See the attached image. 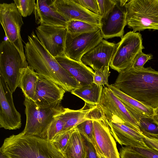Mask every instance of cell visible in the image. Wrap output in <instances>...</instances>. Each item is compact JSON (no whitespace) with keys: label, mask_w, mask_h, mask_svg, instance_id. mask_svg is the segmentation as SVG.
Returning a JSON list of instances; mask_svg holds the SVG:
<instances>
[{"label":"cell","mask_w":158,"mask_h":158,"mask_svg":"<svg viewBox=\"0 0 158 158\" xmlns=\"http://www.w3.org/2000/svg\"><path fill=\"white\" fill-rule=\"evenodd\" d=\"M24 53L29 66L38 75L56 83L66 92L81 86L47 50L33 31L28 37Z\"/></svg>","instance_id":"cell-1"},{"label":"cell","mask_w":158,"mask_h":158,"mask_svg":"<svg viewBox=\"0 0 158 158\" xmlns=\"http://www.w3.org/2000/svg\"><path fill=\"white\" fill-rule=\"evenodd\" d=\"M111 85L146 106L154 109L158 106V71L151 67H129Z\"/></svg>","instance_id":"cell-2"},{"label":"cell","mask_w":158,"mask_h":158,"mask_svg":"<svg viewBox=\"0 0 158 158\" xmlns=\"http://www.w3.org/2000/svg\"><path fill=\"white\" fill-rule=\"evenodd\" d=\"M0 152L7 158H67L50 140L22 132L5 138Z\"/></svg>","instance_id":"cell-3"},{"label":"cell","mask_w":158,"mask_h":158,"mask_svg":"<svg viewBox=\"0 0 158 158\" xmlns=\"http://www.w3.org/2000/svg\"><path fill=\"white\" fill-rule=\"evenodd\" d=\"M58 102L48 106H41L34 101L25 97L24 104L25 106L26 121L22 133L25 135H32L45 139L47 127L52 119L61 113L64 108Z\"/></svg>","instance_id":"cell-4"},{"label":"cell","mask_w":158,"mask_h":158,"mask_svg":"<svg viewBox=\"0 0 158 158\" xmlns=\"http://www.w3.org/2000/svg\"><path fill=\"white\" fill-rule=\"evenodd\" d=\"M125 6L127 25L133 31L158 30V0H130Z\"/></svg>","instance_id":"cell-5"},{"label":"cell","mask_w":158,"mask_h":158,"mask_svg":"<svg viewBox=\"0 0 158 158\" xmlns=\"http://www.w3.org/2000/svg\"><path fill=\"white\" fill-rule=\"evenodd\" d=\"M86 117L93 121L92 143L98 155L102 156L106 158H120L107 119L100 108L97 106Z\"/></svg>","instance_id":"cell-6"},{"label":"cell","mask_w":158,"mask_h":158,"mask_svg":"<svg viewBox=\"0 0 158 158\" xmlns=\"http://www.w3.org/2000/svg\"><path fill=\"white\" fill-rule=\"evenodd\" d=\"M18 49L8 40L0 44V74L4 77L11 91L19 86L21 69L27 67Z\"/></svg>","instance_id":"cell-7"},{"label":"cell","mask_w":158,"mask_h":158,"mask_svg":"<svg viewBox=\"0 0 158 158\" xmlns=\"http://www.w3.org/2000/svg\"><path fill=\"white\" fill-rule=\"evenodd\" d=\"M97 106L108 121L123 123L142 133L139 122L107 86L103 87L99 102Z\"/></svg>","instance_id":"cell-8"},{"label":"cell","mask_w":158,"mask_h":158,"mask_svg":"<svg viewBox=\"0 0 158 158\" xmlns=\"http://www.w3.org/2000/svg\"><path fill=\"white\" fill-rule=\"evenodd\" d=\"M142 35L130 31L121 38L110 66L119 73L131 67L137 55L144 48Z\"/></svg>","instance_id":"cell-9"},{"label":"cell","mask_w":158,"mask_h":158,"mask_svg":"<svg viewBox=\"0 0 158 158\" xmlns=\"http://www.w3.org/2000/svg\"><path fill=\"white\" fill-rule=\"evenodd\" d=\"M0 22L7 40L16 47L24 61L27 63L20 34L23 22L14 2L0 4Z\"/></svg>","instance_id":"cell-10"},{"label":"cell","mask_w":158,"mask_h":158,"mask_svg":"<svg viewBox=\"0 0 158 158\" xmlns=\"http://www.w3.org/2000/svg\"><path fill=\"white\" fill-rule=\"evenodd\" d=\"M103 39L100 29L97 31L72 35L67 32L64 49L65 56L77 61L94 48Z\"/></svg>","instance_id":"cell-11"},{"label":"cell","mask_w":158,"mask_h":158,"mask_svg":"<svg viewBox=\"0 0 158 158\" xmlns=\"http://www.w3.org/2000/svg\"><path fill=\"white\" fill-rule=\"evenodd\" d=\"M0 88V127L9 130L19 129L22 125L21 114L15 106L13 93L1 74Z\"/></svg>","instance_id":"cell-12"},{"label":"cell","mask_w":158,"mask_h":158,"mask_svg":"<svg viewBox=\"0 0 158 158\" xmlns=\"http://www.w3.org/2000/svg\"><path fill=\"white\" fill-rule=\"evenodd\" d=\"M35 31L39 40L52 56H65L66 28L42 24Z\"/></svg>","instance_id":"cell-13"},{"label":"cell","mask_w":158,"mask_h":158,"mask_svg":"<svg viewBox=\"0 0 158 158\" xmlns=\"http://www.w3.org/2000/svg\"><path fill=\"white\" fill-rule=\"evenodd\" d=\"M128 0H116V3L107 18L101 22L99 27L103 38L107 39L123 36L127 25V11L125 5Z\"/></svg>","instance_id":"cell-14"},{"label":"cell","mask_w":158,"mask_h":158,"mask_svg":"<svg viewBox=\"0 0 158 158\" xmlns=\"http://www.w3.org/2000/svg\"><path fill=\"white\" fill-rule=\"evenodd\" d=\"M56 10L68 22L79 21L98 25H101L98 15L84 8L74 0H54Z\"/></svg>","instance_id":"cell-15"},{"label":"cell","mask_w":158,"mask_h":158,"mask_svg":"<svg viewBox=\"0 0 158 158\" xmlns=\"http://www.w3.org/2000/svg\"><path fill=\"white\" fill-rule=\"evenodd\" d=\"M117 43L102 40L94 48L82 57L81 62L95 71L101 68L110 67V65L118 47Z\"/></svg>","instance_id":"cell-16"},{"label":"cell","mask_w":158,"mask_h":158,"mask_svg":"<svg viewBox=\"0 0 158 158\" xmlns=\"http://www.w3.org/2000/svg\"><path fill=\"white\" fill-rule=\"evenodd\" d=\"M65 92L56 83L39 76L33 100L38 106H48L61 102Z\"/></svg>","instance_id":"cell-17"},{"label":"cell","mask_w":158,"mask_h":158,"mask_svg":"<svg viewBox=\"0 0 158 158\" xmlns=\"http://www.w3.org/2000/svg\"><path fill=\"white\" fill-rule=\"evenodd\" d=\"M107 121L113 136L121 146L133 148L148 147L144 142V135L142 133L123 123L113 122L107 120Z\"/></svg>","instance_id":"cell-18"},{"label":"cell","mask_w":158,"mask_h":158,"mask_svg":"<svg viewBox=\"0 0 158 158\" xmlns=\"http://www.w3.org/2000/svg\"><path fill=\"white\" fill-rule=\"evenodd\" d=\"M54 0H37L33 12L35 23L66 28L68 22L57 12Z\"/></svg>","instance_id":"cell-19"},{"label":"cell","mask_w":158,"mask_h":158,"mask_svg":"<svg viewBox=\"0 0 158 158\" xmlns=\"http://www.w3.org/2000/svg\"><path fill=\"white\" fill-rule=\"evenodd\" d=\"M55 58L62 67L74 77L81 87L93 83L94 72L81 61L71 59L65 56H59Z\"/></svg>","instance_id":"cell-20"},{"label":"cell","mask_w":158,"mask_h":158,"mask_svg":"<svg viewBox=\"0 0 158 158\" xmlns=\"http://www.w3.org/2000/svg\"><path fill=\"white\" fill-rule=\"evenodd\" d=\"M118 97L127 110L139 122L142 117L152 118L154 109L125 94L111 84L107 86Z\"/></svg>","instance_id":"cell-21"},{"label":"cell","mask_w":158,"mask_h":158,"mask_svg":"<svg viewBox=\"0 0 158 158\" xmlns=\"http://www.w3.org/2000/svg\"><path fill=\"white\" fill-rule=\"evenodd\" d=\"M97 106L85 103L84 106L78 110L64 108L60 115V118L64 123V131L75 127L86 120L87 115Z\"/></svg>","instance_id":"cell-22"},{"label":"cell","mask_w":158,"mask_h":158,"mask_svg":"<svg viewBox=\"0 0 158 158\" xmlns=\"http://www.w3.org/2000/svg\"><path fill=\"white\" fill-rule=\"evenodd\" d=\"M19 87L25 97L33 100L39 76L30 66L21 69Z\"/></svg>","instance_id":"cell-23"},{"label":"cell","mask_w":158,"mask_h":158,"mask_svg":"<svg viewBox=\"0 0 158 158\" xmlns=\"http://www.w3.org/2000/svg\"><path fill=\"white\" fill-rule=\"evenodd\" d=\"M67 158H85L86 148L81 134L76 127L63 152Z\"/></svg>","instance_id":"cell-24"},{"label":"cell","mask_w":158,"mask_h":158,"mask_svg":"<svg viewBox=\"0 0 158 158\" xmlns=\"http://www.w3.org/2000/svg\"><path fill=\"white\" fill-rule=\"evenodd\" d=\"M103 88V85H98L92 83L75 89L71 93L82 99L85 103L96 106L99 102Z\"/></svg>","instance_id":"cell-25"},{"label":"cell","mask_w":158,"mask_h":158,"mask_svg":"<svg viewBox=\"0 0 158 158\" xmlns=\"http://www.w3.org/2000/svg\"><path fill=\"white\" fill-rule=\"evenodd\" d=\"M99 29L98 25L77 20L68 21L66 27L67 32L72 35L91 32Z\"/></svg>","instance_id":"cell-26"},{"label":"cell","mask_w":158,"mask_h":158,"mask_svg":"<svg viewBox=\"0 0 158 158\" xmlns=\"http://www.w3.org/2000/svg\"><path fill=\"white\" fill-rule=\"evenodd\" d=\"M61 114L54 117L47 127L45 139L52 141L57 134L64 131V123L60 118Z\"/></svg>","instance_id":"cell-27"},{"label":"cell","mask_w":158,"mask_h":158,"mask_svg":"<svg viewBox=\"0 0 158 158\" xmlns=\"http://www.w3.org/2000/svg\"><path fill=\"white\" fill-rule=\"evenodd\" d=\"M76 127L64 130L57 134L51 141L56 148L63 152Z\"/></svg>","instance_id":"cell-28"},{"label":"cell","mask_w":158,"mask_h":158,"mask_svg":"<svg viewBox=\"0 0 158 158\" xmlns=\"http://www.w3.org/2000/svg\"><path fill=\"white\" fill-rule=\"evenodd\" d=\"M139 123L140 130L143 134H158V125L154 122L152 118L141 117Z\"/></svg>","instance_id":"cell-29"},{"label":"cell","mask_w":158,"mask_h":158,"mask_svg":"<svg viewBox=\"0 0 158 158\" xmlns=\"http://www.w3.org/2000/svg\"><path fill=\"white\" fill-rule=\"evenodd\" d=\"M14 1L22 16L26 17L34 12L36 4L35 0H14Z\"/></svg>","instance_id":"cell-30"},{"label":"cell","mask_w":158,"mask_h":158,"mask_svg":"<svg viewBox=\"0 0 158 158\" xmlns=\"http://www.w3.org/2000/svg\"><path fill=\"white\" fill-rule=\"evenodd\" d=\"M101 22L105 20L113 10L116 3V0H97Z\"/></svg>","instance_id":"cell-31"},{"label":"cell","mask_w":158,"mask_h":158,"mask_svg":"<svg viewBox=\"0 0 158 158\" xmlns=\"http://www.w3.org/2000/svg\"><path fill=\"white\" fill-rule=\"evenodd\" d=\"M87 120L80 123L76 127L81 134L92 143L93 133V120L86 117Z\"/></svg>","instance_id":"cell-32"},{"label":"cell","mask_w":158,"mask_h":158,"mask_svg":"<svg viewBox=\"0 0 158 158\" xmlns=\"http://www.w3.org/2000/svg\"><path fill=\"white\" fill-rule=\"evenodd\" d=\"M110 75L109 67L102 68L99 70L95 71L93 83L98 85L108 86Z\"/></svg>","instance_id":"cell-33"},{"label":"cell","mask_w":158,"mask_h":158,"mask_svg":"<svg viewBox=\"0 0 158 158\" xmlns=\"http://www.w3.org/2000/svg\"><path fill=\"white\" fill-rule=\"evenodd\" d=\"M152 58V54H146L141 52L136 56L131 67L136 68L143 67L144 64Z\"/></svg>","instance_id":"cell-34"},{"label":"cell","mask_w":158,"mask_h":158,"mask_svg":"<svg viewBox=\"0 0 158 158\" xmlns=\"http://www.w3.org/2000/svg\"><path fill=\"white\" fill-rule=\"evenodd\" d=\"M77 3L84 8L99 15L97 0H74Z\"/></svg>","instance_id":"cell-35"},{"label":"cell","mask_w":158,"mask_h":158,"mask_svg":"<svg viewBox=\"0 0 158 158\" xmlns=\"http://www.w3.org/2000/svg\"><path fill=\"white\" fill-rule=\"evenodd\" d=\"M119 153L120 158H144L131 147L122 146Z\"/></svg>","instance_id":"cell-36"},{"label":"cell","mask_w":158,"mask_h":158,"mask_svg":"<svg viewBox=\"0 0 158 158\" xmlns=\"http://www.w3.org/2000/svg\"><path fill=\"white\" fill-rule=\"evenodd\" d=\"M133 148L144 158H158V151L154 149L148 147Z\"/></svg>","instance_id":"cell-37"},{"label":"cell","mask_w":158,"mask_h":158,"mask_svg":"<svg viewBox=\"0 0 158 158\" xmlns=\"http://www.w3.org/2000/svg\"><path fill=\"white\" fill-rule=\"evenodd\" d=\"M82 136L86 148L85 158H99L96 149L92 143L83 135Z\"/></svg>","instance_id":"cell-38"},{"label":"cell","mask_w":158,"mask_h":158,"mask_svg":"<svg viewBox=\"0 0 158 158\" xmlns=\"http://www.w3.org/2000/svg\"><path fill=\"white\" fill-rule=\"evenodd\" d=\"M143 135L144 142L148 146L158 151V134Z\"/></svg>","instance_id":"cell-39"},{"label":"cell","mask_w":158,"mask_h":158,"mask_svg":"<svg viewBox=\"0 0 158 158\" xmlns=\"http://www.w3.org/2000/svg\"><path fill=\"white\" fill-rule=\"evenodd\" d=\"M152 119L154 122L158 125V106L154 109V114Z\"/></svg>","instance_id":"cell-40"},{"label":"cell","mask_w":158,"mask_h":158,"mask_svg":"<svg viewBox=\"0 0 158 158\" xmlns=\"http://www.w3.org/2000/svg\"><path fill=\"white\" fill-rule=\"evenodd\" d=\"M0 158H7L1 152H0Z\"/></svg>","instance_id":"cell-41"},{"label":"cell","mask_w":158,"mask_h":158,"mask_svg":"<svg viewBox=\"0 0 158 158\" xmlns=\"http://www.w3.org/2000/svg\"><path fill=\"white\" fill-rule=\"evenodd\" d=\"M98 156L99 157V158H106L105 157H104V156H100V155L98 156Z\"/></svg>","instance_id":"cell-42"}]
</instances>
